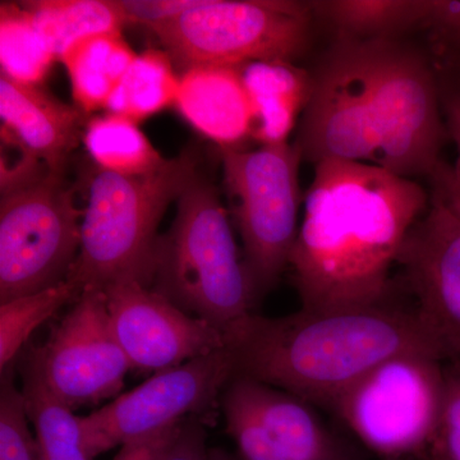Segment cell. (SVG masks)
I'll use <instances>...</instances> for the list:
<instances>
[{"instance_id":"1","label":"cell","mask_w":460,"mask_h":460,"mask_svg":"<svg viewBox=\"0 0 460 460\" xmlns=\"http://www.w3.org/2000/svg\"><path fill=\"white\" fill-rule=\"evenodd\" d=\"M431 196L367 163H317L289 268L302 310L392 301L390 270Z\"/></svg>"},{"instance_id":"2","label":"cell","mask_w":460,"mask_h":460,"mask_svg":"<svg viewBox=\"0 0 460 460\" xmlns=\"http://www.w3.org/2000/svg\"><path fill=\"white\" fill-rule=\"evenodd\" d=\"M226 339L235 376L328 408L392 357L425 352L438 358L416 308L393 301L329 311L301 308L280 317L252 314Z\"/></svg>"},{"instance_id":"3","label":"cell","mask_w":460,"mask_h":460,"mask_svg":"<svg viewBox=\"0 0 460 460\" xmlns=\"http://www.w3.org/2000/svg\"><path fill=\"white\" fill-rule=\"evenodd\" d=\"M199 165L193 147L150 174L128 177L93 164L83 178L81 250L66 280L81 292L126 280L151 288L157 228L169 205L199 174Z\"/></svg>"},{"instance_id":"4","label":"cell","mask_w":460,"mask_h":460,"mask_svg":"<svg viewBox=\"0 0 460 460\" xmlns=\"http://www.w3.org/2000/svg\"><path fill=\"white\" fill-rule=\"evenodd\" d=\"M151 288L224 334L259 301L219 190L199 172L177 199L171 228L157 241Z\"/></svg>"},{"instance_id":"5","label":"cell","mask_w":460,"mask_h":460,"mask_svg":"<svg viewBox=\"0 0 460 460\" xmlns=\"http://www.w3.org/2000/svg\"><path fill=\"white\" fill-rule=\"evenodd\" d=\"M313 18L310 2L199 0L154 33L181 74L201 66L295 62L307 48Z\"/></svg>"},{"instance_id":"6","label":"cell","mask_w":460,"mask_h":460,"mask_svg":"<svg viewBox=\"0 0 460 460\" xmlns=\"http://www.w3.org/2000/svg\"><path fill=\"white\" fill-rule=\"evenodd\" d=\"M224 187L243 244V261L257 299L289 268L301 206L296 145L257 150L219 148Z\"/></svg>"},{"instance_id":"7","label":"cell","mask_w":460,"mask_h":460,"mask_svg":"<svg viewBox=\"0 0 460 460\" xmlns=\"http://www.w3.org/2000/svg\"><path fill=\"white\" fill-rule=\"evenodd\" d=\"M445 365L434 354L386 359L339 396L330 410L383 459L429 456L443 408Z\"/></svg>"},{"instance_id":"8","label":"cell","mask_w":460,"mask_h":460,"mask_svg":"<svg viewBox=\"0 0 460 460\" xmlns=\"http://www.w3.org/2000/svg\"><path fill=\"white\" fill-rule=\"evenodd\" d=\"M363 44L377 165L405 178L431 175L447 135L434 71L422 54L395 39Z\"/></svg>"},{"instance_id":"9","label":"cell","mask_w":460,"mask_h":460,"mask_svg":"<svg viewBox=\"0 0 460 460\" xmlns=\"http://www.w3.org/2000/svg\"><path fill=\"white\" fill-rule=\"evenodd\" d=\"M66 172L3 196L0 202V302L31 295L68 278L81 250L84 208Z\"/></svg>"},{"instance_id":"10","label":"cell","mask_w":460,"mask_h":460,"mask_svg":"<svg viewBox=\"0 0 460 460\" xmlns=\"http://www.w3.org/2000/svg\"><path fill=\"white\" fill-rule=\"evenodd\" d=\"M235 377L228 348L155 372L135 389L81 417L93 459L210 410Z\"/></svg>"},{"instance_id":"11","label":"cell","mask_w":460,"mask_h":460,"mask_svg":"<svg viewBox=\"0 0 460 460\" xmlns=\"http://www.w3.org/2000/svg\"><path fill=\"white\" fill-rule=\"evenodd\" d=\"M29 354L72 411L113 401L132 370L111 328L104 290L93 288L81 292L47 341Z\"/></svg>"},{"instance_id":"12","label":"cell","mask_w":460,"mask_h":460,"mask_svg":"<svg viewBox=\"0 0 460 460\" xmlns=\"http://www.w3.org/2000/svg\"><path fill=\"white\" fill-rule=\"evenodd\" d=\"M222 405L239 460H362L311 402L284 390L235 376Z\"/></svg>"},{"instance_id":"13","label":"cell","mask_w":460,"mask_h":460,"mask_svg":"<svg viewBox=\"0 0 460 460\" xmlns=\"http://www.w3.org/2000/svg\"><path fill=\"white\" fill-rule=\"evenodd\" d=\"M313 75V93L296 142L302 157L314 164L341 160L377 165L363 41L338 39Z\"/></svg>"},{"instance_id":"14","label":"cell","mask_w":460,"mask_h":460,"mask_svg":"<svg viewBox=\"0 0 460 460\" xmlns=\"http://www.w3.org/2000/svg\"><path fill=\"white\" fill-rule=\"evenodd\" d=\"M398 263L438 358L460 370V215L434 190Z\"/></svg>"},{"instance_id":"15","label":"cell","mask_w":460,"mask_h":460,"mask_svg":"<svg viewBox=\"0 0 460 460\" xmlns=\"http://www.w3.org/2000/svg\"><path fill=\"white\" fill-rule=\"evenodd\" d=\"M115 338L132 370L155 374L226 347V334L153 288L126 280L104 289Z\"/></svg>"},{"instance_id":"16","label":"cell","mask_w":460,"mask_h":460,"mask_svg":"<svg viewBox=\"0 0 460 460\" xmlns=\"http://www.w3.org/2000/svg\"><path fill=\"white\" fill-rule=\"evenodd\" d=\"M2 138L40 159L50 172H66L83 141L87 115L48 93L41 84L17 83L0 75Z\"/></svg>"},{"instance_id":"17","label":"cell","mask_w":460,"mask_h":460,"mask_svg":"<svg viewBox=\"0 0 460 460\" xmlns=\"http://www.w3.org/2000/svg\"><path fill=\"white\" fill-rule=\"evenodd\" d=\"M174 107L219 148H239L252 137V108L238 66H201L181 72Z\"/></svg>"},{"instance_id":"18","label":"cell","mask_w":460,"mask_h":460,"mask_svg":"<svg viewBox=\"0 0 460 460\" xmlns=\"http://www.w3.org/2000/svg\"><path fill=\"white\" fill-rule=\"evenodd\" d=\"M253 113L252 138L261 146L288 144L304 114L314 75L287 60H261L238 66Z\"/></svg>"},{"instance_id":"19","label":"cell","mask_w":460,"mask_h":460,"mask_svg":"<svg viewBox=\"0 0 460 460\" xmlns=\"http://www.w3.org/2000/svg\"><path fill=\"white\" fill-rule=\"evenodd\" d=\"M137 57L122 33H102L75 42L60 62L71 81L75 107L84 114L105 109Z\"/></svg>"},{"instance_id":"20","label":"cell","mask_w":460,"mask_h":460,"mask_svg":"<svg viewBox=\"0 0 460 460\" xmlns=\"http://www.w3.org/2000/svg\"><path fill=\"white\" fill-rule=\"evenodd\" d=\"M21 393L41 460H93L81 417L51 392L29 353L21 365Z\"/></svg>"},{"instance_id":"21","label":"cell","mask_w":460,"mask_h":460,"mask_svg":"<svg viewBox=\"0 0 460 460\" xmlns=\"http://www.w3.org/2000/svg\"><path fill=\"white\" fill-rule=\"evenodd\" d=\"M22 4L58 60L75 42L102 33H122L127 25L117 0H32Z\"/></svg>"},{"instance_id":"22","label":"cell","mask_w":460,"mask_h":460,"mask_svg":"<svg viewBox=\"0 0 460 460\" xmlns=\"http://www.w3.org/2000/svg\"><path fill=\"white\" fill-rule=\"evenodd\" d=\"M83 142L93 164L114 174H150L168 163L138 128V123L123 115L91 118L84 126Z\"/></svg>"},{"instance_id":"23","label":"cell","mask_w":460,"mask_h":460,"mask_svg":"<svg viewBox=\"0 0 460 460\" xmlns=\"http://www.w3.org/2000/svg\"><path fill=\"white\" fill-rule=\"evenodd\" d=\"M314 16L329 23L338 39L380 40L420 25L422 0H317Z\"/></svg>"},{"instance_id":"24","label":"cell","mask_w":460,"mask_h":460,"mask_svg":"<svg viewBox=\"0 0 460 460\" xmlns=\"http://www.w3.org/2000/svg\"><path fill=\"white\" fill-rule=\"evenodd\" d=\"M164 50L137 54L122 81L111 93L108 113L123 115L140 123L169 107H174L180 75Z\"/></svg>"},{"instance_id":"25","label":"cell","mask_w":460,"mask_h":460,"mask_svg":"<svg viewBox=\"0 0 460 460\" xmlns=\"http://www.w3.org/2000/svg\"><path fill=\"white\" fill-rule=\"evenodd\" d=\"M58 60L22 3L0 5V66L17 83L41 84Z\"/></svg>"},{"instance_id":"26","label":"cell","mask_w":460,"mask_h":460,"mask_svg":"<svg viewBox=\"0 0 460 460\" xmlns=\"http://www.w3.org/2000/svg\"><path fill=\"white\" fill-rule=\"evenodd\" d=\"M81 289L69 280L0 305V371L12 362L41 325L66 305L74 304Z\"/></svg>"},{"instance_id":"27","label":"cell","mask_w":460,"mask_h":460,"mask_svg":"<svg viewBox=\"0 0 460 460\" xmlns=\"http://www.w3.org/2000/svg\"><path fill=\"white\" fill-rule=\"evenodd\" d=\"M30 425L22 393L9 367L0 386V460H41Z\"/></svg>"},{"instance_id":"28","label":"cell","mask_w":460,"mask_h":460,"mask_svg":"<svg viewBox=\"0 0 460 460\" xmlns=\"http://www.w3.org/2000/svg\"><path fill=\"white\" fill-rule=\"evenodd\" d=\"M432 447L447 460H460V370L445 366L443 408Z\"/></svg>"},{"instance_id":"29","label":"cell","mask_w":460,"mask_h":460,"mask_svg":"<svg viewBox=\"0 0 460 460\" xmlns=\"http://www.w3.org/2000/svg\"><path fill=\"white\" fill-rule=\"evenodd\" d=\"M199 0H119L127 25L147 27L153 32L195 8Z\"/></svg>"},{"instance_id":"30","label":"cell","mask_w":460,"mask_h":460,"mask_svg":"<svg viewBox=\"0 0 460 460\" xmlns=\"http://www.w3.org/2000/svg\"><path fill=\"white\" fill-rule=\"evenodd\" d=\"M420 25L431 30L447 53L460 49V0H422Z\"/></svg>"},{"instance_id":"31","label":"cell","mask_w":460,"mask_h":460,"mask_svg":"<svg viewBox=\"0 0 460 460\" xmlns=\"http://www.w3.org/2000/svg\"><path fill=\"white\" fill-rule=\"evenodd\" d=\"M163 460H213L211 447L206 443L204 425L199 417H190L181 422Z\"/></svg>"},{"instance_id":"32","label":"cell","mask_w":460,"mask_h":460,"mask_svg":"<svg viewBox=\"0 0 460 460\" xmlns=\"http://www.w3.org/2000/svg\"><path fill=\"white\" fill-rule=\"evenodd\" d=\"M181 425V422L174 428L123 445L113 460H163Z\"/></svg>"},{"instance_id":"33","label":"cell","mask_w":460,"mask_h":460,"mask_svg":"<svg viewBox=\"0 0 460 460\" xmlns=\"http://www.w3.org/2000/svg\"><path fill=\"white\" fill-rule=\"evenodd\" d=\"M438 89L447 131L460 150V66H450L447 78L441 86L438 84Z\"/></svg>"},{"instance_id":"34","label":"cell","mask_w":460,"mask_h":460,"mask_svg":"<svg viewBox=\"0 0 460 460\" xmlns=\"http://www.w3.org/2000/svg\"><path fill=\"white\" fill-rule=\"evenodd\" d=\"M429 177L432 190L460 215V160L456 164L441 160Z\"/></svg>"},{"instance_id":"35","label":"cell","mask_w":460,"mask_h":460,"mask_svg":"<svg viewBox=\"0 0 460 460\" xmlns=\"http://www.w3.org/2000/svg\"><path fill=\"white\" fill-rule=\"evenodd\" d=\"M211 459L213 460H239L235 454H230L217 447H211Z\"/></svg>"},{"instance_id":"36","label":"cell","mask_w":460,"mask_h":460,"mask_svg":"<svg viewBox=\"0 0 460 460\" xmlns=\"http://www.w3.org/2000/svg\"><path fill=\"white\" fill-rule=\"evenodd\" d=\"M428 460H447L444 458L443 454L440 453V450L438 447H431V450H429V456H426Z\"/></svg>"},{"instance_id":"37","label":"cell","mask_w":460,"mask_h":460,"mask_svg":"<svg viewBox=\"0 0 460 460\" xmlns=\"http://www.w3.org/2000/svg\"><path fill=\"white\" fill-rule=\"evenodd\" d=\"M450 66H460V49L449 54Z\"/></svg>"},{"instance_id":"38","label":"cell","mask_w":460,"mask_h":460,"mask_svg":"<svg viewBox=\"0 0 460 460\" xmlns=\"http://www.w3.org/2000/svg\"><path fill=\"white\" fill-rule=\"evenodd\" d=\"M383 460H411L408 458H390V459H383Z\"/></svg>"}]
</instances>
